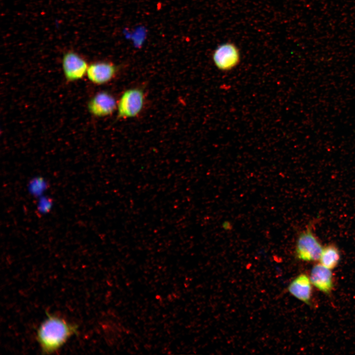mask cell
<instances>
[{
  "label": "cell",
  "mask_w": 355,
  "mask_h": 355,
  "mask_svg": "<svg viewBox=\"0 0 355 355\" xmlns=\"http://www.w3.org/2000/svg\"><path fill=\"white\" fill-rule=\"evenodd\" d=\"M119 70V67L111 62H95L89 64L86 76L95 85H105L114 79Z\"/></svg>",
  "instance_id": "cell-6"
},
{
  "label": "cell",
  "mask_w": 355,
  "mask_h": 355,
  "mask_svg": "<svg viewBox=\"0 0 355 355\" xmlns=\"http://www.w3.org/2000/svg\"><path fill=\"white\" fill-rule=\"evenodd\" d=\"M47 318L37 331V340L42 351L51 353L59 350L72 335L77 326L62 318L46 313Z\"/></svg>",
  "instance_id": "cell-1"
},
{
  "label": "cell",
  "mask_w": 355,
  "mask_h": 355,
  "mask_svg": "<svg viewBox=\"0 0 355 355\" xmlns=\"http://www.w3.org/2000/svg\"><path fill=\"white\" fill-rule=\"evenodd\" d=\"M340 259V254L338 248L331 244L323 247L319 260L322 265L332 269L338 264Z\"/></svg>",
  "instance_id": "cell-10"
},
{
  "label": "cell",
  "mask_w": 355,
  "mask_h": 355,
  "mask_svg": "<svg viewBox=\"0 0 355 355\" xmlns=\"http://www.w3.org/2000/svg\"><path fill=\"white\" fill-rule=\"evenodd\" d=\"M117 100L107 91L97 92L89 100L87 109L90 113L96 117H105L116 111Z\"/></svg>",
  "instance_id": "cell-7"
},
{
  "label": "cell",
  "mask_w": 355,
  "mask_h": 355,
  "mask_svg": "<svg viewBox=\"0 0 355 355\" xmlns=\"http://www.w3.org/2000/svg\"><path fill=\"white\" fill-rule=\"evenodd\" d=\"M145 93L139 87H132L125 90L117 100V117L121 119L135 118L143 109Z\"/></svg>",
  "instance_id": "cell-3"
},
{
  "label": "cell",
  "mask_w": 355,
  "mask_h": 355,
  "mask_svg": "<svg viewBox=\"0 0 355 355\" xmlns=\"http://www.w3.org/2000/svg\"><path fill=\"white\" fill-rule=\"evenodd\" d=\"M88 66L86 60L76 52L68 51L63 56L62 70L68 82L77 81L86 76Z\"/></svg>",
  "instance_id": "cell-5"
},
{
  "label": "cell",
  "mask_w": 355,
  "mask_h": 355,
  "mask_svg": "<svg viewBox=\"0 0 355 355\" xmlns=\"http://www.w3.org/2000/svg\"><path fill=\"white\" fill-rule=\"evenodd\" d=\"M323 248L314 232L313 222L310 223L297 238L295 256L302 261H316L320 260Z\"/></svg>",
  "instance_id": "cell-2"
},
{
  "label": "cell",
  "mask_w": 355,
  "mask_h": 355,
  "mask_svg": "<svg viewBox=\"0 0 355 355\" xmlns=\"http://www.w3.org/2000/svg\"><path fill=\"white\" fill-rule=\"evenodd\" d=\"M309 277L312 284L319 290L326 294L331 291L333 281L331 269L320 263L316 264L312 268Z\"/></svg>",
  "instance_id": "cell-9"
},
{
  "label": "cell",
  "mask_w": 355,
  "mask_h": 355,
  "mask_svg": "<svg viewBox=\"0 0 355 355\" xmlns=\"http://www.w3.org/2000/svg\"><path fill=\"white\" fill-rule=\"evenodd\" d=\"M212 60L219 71L224 72L230 71L237 67L240 63V50L233 42L223 43L213 51Z\"/></svg>",
  "instance_id": "cell-4"
},
{
  "label": "cell",
  "mask_w": 355,
  "mask_h": 355,
  "mask_svg": "<svg viewBox=\"0 0 355 355\" xmlns=\"http://www.w3.org/2000/svg\"><path fill=\"white\" fill-rule=\"evenodd\" d=\"M312 284L310 277L305 274H301L290 282L287 289L296 299L310 305L312 294Z\"/></svg>",
  "instance_id": "cell-8"
}]
</instances>
